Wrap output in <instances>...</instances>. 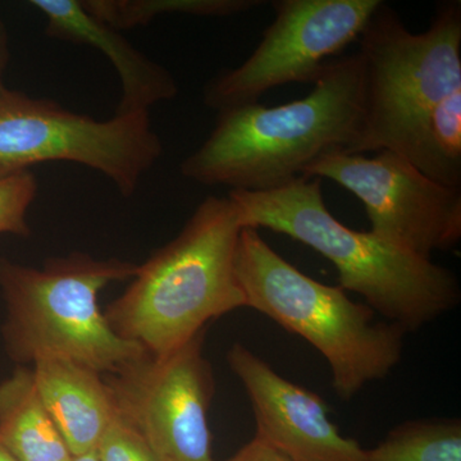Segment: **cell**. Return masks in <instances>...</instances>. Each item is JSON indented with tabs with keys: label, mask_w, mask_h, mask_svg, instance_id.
Returning <instances> with one entry per match:
<instances>
[{
	"label": "cell",
	"mask_w": 461,
	"mask_h": 461,
	"mask_svg": "<svg viewBox=\"0 0 461 461\" xmlns=\"http://www.w3.org/2000/svg\"><path fill=\"white\" fill-rule=\"evenodd\" d=\"M399 154L430 180L461 190V90L430 109Z\"/></svg>",
	"instance_id": "cell-15"
},
{
	"label": "cell",
	"mask_w": 461,
	"mask_h": 461,
	"mask_svg": "<svg viewBox=\"0 0 461 461\" xmlns=\"http://www.w3.org/2000/svg\"><path fill=\"white\" fill-rule=\"evenodd\" d=\"M72 461H99V459L95 448H94V450L87 451V453L76 455Z\"/></svg>",
	"instance_id": "cell-22"
},
{
	"label": "cell",
	"mask_w": 461,
	"mask_h": 461,
	"mask_svg": "<svg viewBox=\"0 0 461 461\" xmlns=\"http://www.w3.org/2000/svg\"><path fill=\"white\" fill-rule=\"evenodd\" d=\"M138 264L72 253L32 268L0 258V291L7 306L3 338L17 363L65 359L94 372H117L148 354L120 338L100 311V291L130 280Z\"/></svg>",
	"instance_id": "cell-4"
},
{
	"label": "cell",
	"mask_w": 461,
	"mask_h": 461,
	"mask_svg": "<svg viewBox=\"0 0 461 461\" xmlns=\"http://www.w3.org/2000/svg\"><path fill=\"white\" fill-rule=\"evenodd\" d=\"M32 373L39 396L72 455L94 450L117 415L104 379L65 359L39 360Z\"/></svg>",
	"instance_id": "cell-13"
},
{
	"label": "cell",
	"mask_w": 461,
	"mask_h": 461,
	"mask_svg": "<svg viewBox=\"0 0 461 461\" xmlns=\"http://www.w3.org/2000/svg\"><path fill=\"white\" fill-rule=\"evenodd\" d=\"M38 195V181L32 171L0 178V233L27 238L32 233L27 212Z\"/></svg>",
	"instance_id": "cell-18"
},
{
	"label": "cell",
	"mask_w": 461,
	"mask_h": 461,
	"mask_svg": "<svg viewBox=\"0 0 461 461\" xmlns=\"http://www.w3.org/2000/svg\"><path fill=\"white\" fill-rule=\"evenodd\" d=\"M0 461H17L0 442Z\"/></svg>",
	"instance_id": "cell-23"
},
{
	"label": "cell",
	"mask_w": 461,
	"mask_h": 461,
	"mask_svg": "<svg viewBox=\"0 0 461 461\" xmlns=\"http://www.w3.org/2000/svg\"><path fill=\"white\" fill-rule=\"evenodd\" d=\"M229 198L238 206L242 226L271 230L313 249L338 269L339 287L362 296L405 332L459 304L454 272L371 230L348 229L330 214L318 178L300 177L263 193L230 190Z\"/></svg>",
	"instance_id": "cell-2"
},
{
	"label": "cell",
	"mask_w": 461,
	"mask_h": 461,
	"mask_svg": "<svg viewBox=\"0 0 461 461\" xmlns=\"http://www.w3.org/2000/svg\"><path fill=\"white\" fill-rule=\"evenodd\" d=\"M364 111L362 57L339 56L326 63L305 98L220 112L211 135L182 160L181 175L205 186L278 189L326 154L348 153L362 131Z\"/></svg>",
	"instance_id": "cell-1"
},
{
	"label": "cell",
	"mask_w": 461,
	"mask_h": 461,
	"mask_svg": "<svg viewBox=\"0 0 461 461\" xmlns=\"http://www.w3.org/2000/svg\"><path fill=\"white\" fill-rule=\"evenodd\" d=\"M303 177L330 180L362 202L371 232L414 256L456 247L461 238V190L430 180L391 150L373 157L326 154Z\"/></svg>",
	"instance_id": "cell-9"
},
{
	"label": "cell",
	"mask_w": 461,
	"mask_h": 461,
	"mask_svg": "<svg viewBox=\"0 0 461 461\" xmlns=\"http://www.w3.org/2000/svg\"><path fill=\"white\" fill-rule=\"evenodd\" d=\"M357 41L366 111L348 154H399L430 109L461 90V3L442 2L429 30L414 33L384 2Z\"/></svg>",
	"instance_id": "cell-6"
},
{
	"label": "cell",
	"mask_w": 461,
	"mask_h": 461,
	"mask_svg": "<svg viewBox=\"0 0 461 461\" xmlns=\"http://www.w3.org/2000/svg\"><path fill=\"white\" fill-rule=\"evenodd\" d=\"M382 0H275V20L242 65L204 87L206 107L220 112L256 104L267 91L312 84L330 59L357 41Z\"/></svg>",
	"instance_id": "cell-8"
},
{
	"label": "cell",
	"mask_w": 461,
	"mask_h": 461,
	"mask_svg": "<svg viewBox=\"0 0 461 461\" xmlns=\"http://www.w3.org/2000/svg\"><path fill=\"white\" fill-rule=\"evenodd\" d=\"M224 461H295L264 441L259 436L254 437L238 453Z\"/></svg>",
	"instance_id": "cell-20"
},
{
	"label": "cell",
	"mask_w": 461,
	"mask_h": 461,
	"mask_svg": "<svg viewBox=\"0 0 461 461\" xmlns=\"http://www.w3.org/2000/svg\"><path fill=\"white\" fill-rule=\"evenodd\" d=\"M236 273L248 308L305 339L326 357L339 399H353L402 359V327L375 321L371 306L353 302L344 288L299 271L259 230L244 227L240 233Z\"/></svg>",
	"instance_id": "cell-5"
},
{
	"label": "cell",
	"mask_w": 461,
	"mask_h": 461,
	"mask_svg": "<svg viewBox=\"0 0 461 461\" xmlns=\"http://www.w3.org/2000/svg\"><path fill=\"white\" fill-rule=\"evenodd\" d=\"M227 362L247 390L264 441L295 461H366L359 442L330 420L320 395L282 377L244 345H233Z\"/></svg>",
	"instance_id": "cell-11"
},
{
	"label": "cell",
	"mask_w": 461,
	"mask_h": 461,
	"mask_svg": "<svg viewBox=\"0 0 461 461\" xmlns=\"http://www.w3.org/2000/svg\"><path fill=\"white\" fill-rule=\"evenodd\" d=\"M30 5L47 20L48 38L89 45L108 57L122 86L115 114L149 112L158 103L177 96L178 85L171 72L136 50L120 32L91 16L81 0H32Z\"/></svg>",
	"instance_id": "cell-12"
},
{
	"label": "cell",
	"mask_w": 461,
	"mask_h": 461,
	"mask_svg": "<svg viewBox=\"0 0 461 461\" xmlns=\"http://www.w3.org/2000/svg\"><path fill=\"white\" fill-rule=\"evenodd\" d=\"M0 442L17 461L74 459L26 366L0 382Z\"/></svg>",
	"instance_id": "cell-14"
},
{
	"label": "cell",
	"mask_w": 461,
	"mask_h": 461,
	"mask_svg": "<svg viewBox=\"0 0 461 461\" xmlns=\"http://www.w3.org/2000/svg\"><path fill=\"white\" fill-rule=\"evenodd\" d=\"M366 461H461V421L430 418L405 421L391 430Z\"/></svg>",
	"instance_id": "cell-17"
},
{
	"label": "cell",
	"mask_w": 461,
	"mask_h": 461,
	"mask_svg": "<svg viewBox=\"0 0 461 461\" xmlns=\"http://www.w3.org/2000/svg\"><path fill=\"white\" fill-rule=\"evenodd\" d=\"M83 7L117 32L147 26L162 14L230 17L250 11L258 0H81Z\"/></svg>",
	"instance_id": "cell-16"
},
{
	"label": "cell",
	"mask_w": 461,
	"mask_h": 461,
	"mask_svg": "<svg viewBox=\"0 0 461 461\" xmlns=\"http://www.w3.org/2000/svg\"><path fill=\"white\" fill-rule=\"evenodd\" d=\"M149 112L107 121L9 89L0 96V178L47 162L89 167L130 198L162 157Z\"/></svg>",
	"instance_id": "cell-7"
},
{
	"label": "cell",
	"mask_w": 461,
	"mask_h": 461,
	"mask_svg": "<svg viewBox=\"0 0 461 461\" xmlns=\"http://www.w3.org/2000/svg\"><path fill=\"white\" fill-rule=\"evenodd\" d=\"M99 461H160L140 433L115 415L95 447Z\"/></svg>",
	"instance_id": "cell-19"
},
{
	"label": "cell",
	"mask_w": 461,
	"mask_h": 461,
	"mask_svg": "<svg viewBox=\"0 0 461 461\" xmlns=\"http://www.w3.org/2000/svg\"><path fill=\"white\" fill-rule=\"evenodd\" d=\"M242 229L229 195L203 200L177 238L138 266L132 284L108 305L112 330L160 357L195 338L209 321L247 306L236 273Z\"/></svg>",
	"instance_id": "cell-3"
},
{
	"label": "cell",
	"mask_w": 461,
	"mask_h": 461,
	"mask_svg": "<svg viewBox=\"0 0 461 461\" xmlns=\"http://www.w3.org/2000/svg\"><path fill=\"white\" fill-rule=\"evenodd\" d=\"M204 330L160 357L145 354L105 379L118 414L160 461H215L208 411L213 377Z\"/></svg>",
	"instance_id": "cell-10"
},
{
	"label": "cell",
	"mask_w": 461,
	"mask_h": 461,
	"mask_svg": "<svg viewBox=\"0 0 461 461\" xmlns=\"http://www.w3.org/2000/svg\"><path fill=\"white\" fill-rule=\"evenodd\" d=\"M9 57L11 54H9L7 29L0 20V96L5 95L9 90L5 84V72L7 69Z\"/></svg>",
	"instance_id": "cell-21"
}]
</instances>
